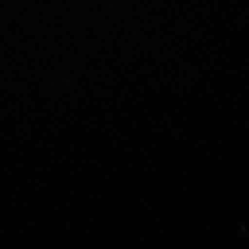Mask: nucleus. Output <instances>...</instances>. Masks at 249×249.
<instances>
[]
</instances>
